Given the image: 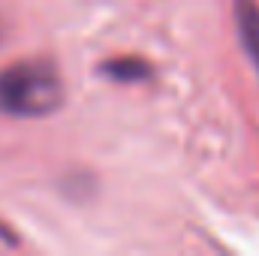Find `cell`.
Instances as JSON below:
<instances>
[{"mask_svg":"<svg viewBox=\"0 0 259 256\" xmlns=\"http://www.w3.org/2000/svg\"><path fill=\"white\" fill-rule=\"evenodd\" d=\"M232 12H235V27H238L241 46L259 72V3L256 0H232Z\"/></svg>","mask_w":259,"mask_h":256,"instance_id":"obj_2","label":"cell"},{"mask_svg":"<svg viewBox=\"0 0 259 256\" xmlns=\"http://www.w3.org/2000/svg\"><path fill=\"white\" fill-rule=\"evenodd\" d=\"M100 72L112 81L121 84H136V81H148L154 75V66L142 58H112L106 64H100Z\"/></svg>","mask_w":259,"mask_h":256,"instance_id":"obj_3","label":"cell"},{"mask_svg":"<svg viewBox=\"0 0 259 256\" xmlns=\"http://www.w3.org/2000/svg\"><path fill=\"white\" fill-rule=\"evenodd\" d=\"M64 78L52 61H18L0 69V115L46 118L64 106Z\"/></svg>","mask_w":259,"mask_h":256,"instance_id":"obj_1","label":"cell"}]
</instances>
